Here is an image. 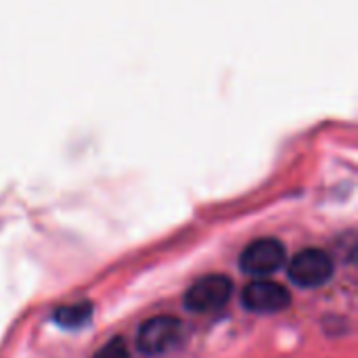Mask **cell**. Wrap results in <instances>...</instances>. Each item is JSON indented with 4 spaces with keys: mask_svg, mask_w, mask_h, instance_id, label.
Returning a JSON list of instances; mask_svg holds the SVG:
<instances>
[{
    "mask_svg": "<svg viewBox=\"0 0 358 358\" xmlns=\"http://www.w3.org/2000/svg\"><path fill=\"white\" fill-rule=\"evenodd\" d=\"M182 336V323L176 317L159 315L145 321L136 336V348L145 357H159L172 350Z\"/></svg>",
    "mask_w": 358,
    "mask_h": 358,
    "instance_id": "cell-1",
    "label": "cell"
},
{
    "mask_svg": "<svg viewBox=\"0 0 358 358\" xmlns=\"http://www.w3.org/2000/svg\"><path fill=\"white\" fill-rule=\"evenodd\" d=\"M233 296V281L224 275H210L195 281L185 294V308L197 315L220 310Z\"/></svg>",
    "mask_w": 358,
    "mask_h": 358,
    "instance_id": "cell-2",
    "label": "cell"
},
{
    "mask_svg": "<svg viewBox=\"0 0 358 358\" xmlns=\"http://www.w3.org/2000/svg\"><path fill=\"white\" fill-rule=\"evenodd\" d=\"M287 273H289V279L298 287H304V289L321 287L334 275V260L323 250H317V248L302 250L292 258Z\"/></svg>",
    "mask_w": 358,
    "mask_h": 358,
    "instance_id": "cell-3",
    "label": "cell"
},
{
    "mask_svg": "<svg viewBox=\"0 0 358 358\" xmlns=\"http://www.w3.org/2000/svg\"><path fill=\"white\" fill-rule=\"evenodd\" d=\"M285 258H287L285 245L279 239L264 237V239L252 241L241 252L239 266L243 268V273H248L252 277H266V275H273L275 271H279L283 266Z\"/></svg>",
    "mask_w": 358,
    "mask_h": 358,
    "instance_id": "cell-4",
    "label": "cell"
},
{
    "mask_svg": "<svg viewBox=\"0 0 358 358\" xmlns=\"http://www.w3.org/2000/svg\"><path fill=\"white\" fill-rule=\"evenodd\" d=\"M243 306L250 313H260V315H271V313H281L292 304V294L287 287H283L277 281L268 279H258L252 281L243 289Z\"/></svg>",
    "mask_w": 358,
    "mask_h": 358,
    "instance_id": "cell-5",
    "label": "cell"
},
{
    "mask_svg": "<svg viewBox=\"0 0 358 358\" xmlns=\"http://www.w3.org/2000/svg\"><path fill=\"white\" fill-rule=\"evenodd\" d=\"M90 317H92V304L84 300V302H73V304L57 308L52 315V321L65 329H76V327H82L84 323H88Z\"/></svg>",
    "mask_w": 358,
    "mask_h": 358,
    "instance_id": "cell-6",
    "label": "cell"
},
{
    "mask_svg": "<svg viewBox=\"0 0 358 358\" xmlns=\"http://www.w3.org/2000/svg\"><path fill=\"white\" fill-rule=\"evenodd\" d=\"M92 358H130V352H128V346L122 338H113Z\"/></svg>",
    "mask_w": 358,
    "mask_h": 358,
    "instance_id": "cell-7",
    "label": "cell"
}]
</instances>
